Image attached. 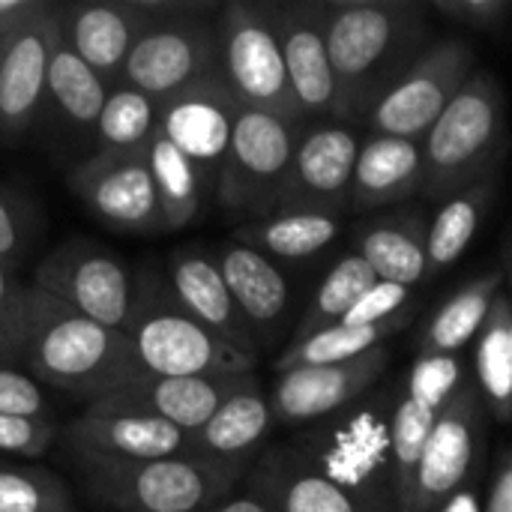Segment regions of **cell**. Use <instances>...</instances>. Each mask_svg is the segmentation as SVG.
I'll return each mask as SVG.
<instances>
[{
  "label": "cell",
  "mask_w": 512,
  "mask_h": 512,
  "mask_svg": "<svg viewBox=\"0 0 512 512\" xmlns=\"http://www.w3.org/2000/svg\"><path fill=\"white\" fill-rule=\"evenodd\" d=\"M60 42L57 6L3 42L0 54V138L18 141L33 132L45 114L48 66Z\"/></svg>",
  "instance_id": "18"
},
{
  "label": "cell",
  "mask_w": 512,
  "mask_h": 512,
  "mask_svg": "<svg viewBox=\"0 0 512 512\" xmlns=\"http://www.w3.org/2000/svg\"><path fill=\"white\" fill-rule=\"evenodd\" d=\"M342 234V216L315 210H279L267 219L240 225L231 240L252 246L270 261H309L330 249Z\"/></svg>",
  "instance_id": "30"
},
{
  "label": "cell",
  "mask_w": 512,
  "mask_h": 512,
  "mask_svg": "<svg viewBox=\"0 0 512 512\" xmlns=\"http://www.w3.org/2000/svg\"><path fill=\"white\" fill-rule=\"evenodd\" d=\"M510 327H512V297H510Z\"/></svg>",
  "instance_id": "51"
},
{
  "label": "cell",
  "mask_w": 512,
  "mask_h": 512,
  "mask_svg": "<svg viewBox=\"0 0 512 512\" xmlns=\"http://www.w3.org/2000/svg\"><path fill=\"white\" fill-rule=\"evenodd\" d=\"M378 285L375 270L351 249L345 252L321 279L315 288L303 318L294 327V339H306L312 333H321L333 324H342L345 315L357 306V300Z\"/></svg>",
  "instance_id": "36"
},
{
  "label": "cell",
  "mask_w": 512,
  "mask_h": 512,
  "mask_svg": "<svg viewBox=\"0 0 512 512\" xmlns=\"http://www.w3.org/2000/svg\"><path fill=\"white\" fill-rule=\"evenodd\" d=\"M21 360L39 384L87 399V405L138 375L123 330L84 318L33 285Z\"/></svg>",
  "instance_id": "2"
},
{
  "label": "cell",
  "mask_w": 512,
  "mask_h": 512,
  "mask_svg": "<svg viewBox=\"0 0 512 512\" xmlns=\"http://www.w3.org/2000/svg\"><path fill=\"white\" fill-rule=\"evenodd\" d=\"M360 141L363 138H357V132L342 120L306 123L279 210H315L330 216L351 213Z\"/></svg>",
  "instance_id": "14"
},
{
  "label": "cell",
  "mask_w": 512,
  "mask_h": 512,
  "mask_svg": "<svg viewBox=\"0 0 512 512\" xmlns=\"http://www.w3.org/2000/svg\"><path fill=\"white\" fill-rule=\"evenodd\" d=\"M0 512H72V501L54 471L0 468Z\"/></svg>",
  "instance_id": "38"
},
{
  "label": "cell",
  "mask_w": 512,
  "mask_h": 512,
  "mask_svg": "<svg viewBox=\"0 0 512 512\" xmlns=\"http://www.w3.org/2000/svg\"><path fill=\"white\" fill-rule=\"evenodd\" d=\"M477 387L489 405V414L501 423H512V327L510 291L504 288L495 300L489 324L477 339Z\"/></svg>",
  "instance_id": "35"
},
{
  "label": "cell",
  "mask_w": 512,
  "mask_h": 512,
  "mask_svg": "<svg viewBox=\"0 0 512 512\" xmlns=\"http://www.w3.org/2000/svg\"><path fill=\"white\" fill-rule=\"evenodd\" d=\"M441 512H483V504L477 501V492L468 486V489H462Z\"/></svg>",
  "instance_id": "48"
},
{
  "label": "cell",
  "mask_w": 512,
  "mask_h": 512,
  "mask_svg": "<svg viewBox=\"0 0 512 512\" xmlns=\"http://www.w3.org/2000/svg\"><path fill=\"white\" fill-rule=\"evenodd\" d=\"M15 360H18V357H15V351L0 339V366H9V363H15Z\"/></svg>",
  "instance_id": "50"
},
{
  "label": "cell",
  "mask_w": 512,
  "mask_h": 512,
  "mask_svg": "<svg viewBox=\"0 0 512 512\" xmlns=\"http://www.w3.org/2000/svg\"><path fill=\"white\" fill-rule=\"evenodd\" d=\"M132 366L150 378H213L255 375V354L219 339L195 321L171 294L165 276L138 273L135 309L126 324Z\"/></svg>",
  "instance_id": "4"
},
{
  "label": "cell",
  "mask_w": 512,
  "mask_h": 512,
  "mask_svg": "<svg viewBox=\"0 0 512 512\" xmlns=\"http://www.w3.org/2000/svg\"><path fill=\"white\" fill-rule=\"evenodd\" d=\"M147 165L153 174V186L159 195L165 231H180L192 225L201 213L204 192L213 189V183L204 177V171L177 147L171 144L159 129L147 147Z\"/></svg>",
  "instance_id": "33"
},
{
  "label": "cell",
  "mask_w": 512,
  "mask_h": 512,
  "mask_svg": "<svg viewBox=\"0 0 512 512\" xmlns=\"http://www.w3.org/2000/svg\"><path fill=\"white\" fill-rule=\"evenodd\" d=\"M276 426L270 396L252 375L195 435H189V456L249 474Z\"/></svg>",
  "instance_id": "23"
},
{
  "label": "cell",
  "mask_w": 512,
  "mask_h": 512,
  "mask_svg": "<svg viewBox=\"0 0 512 512\" xmlns=\"http://www.w3.org/2000/svg\"><path fill=\"white\" fill-rule=\"evenodd\" d=\"M495 192H498V177L441 201V207L429 219L426 279L438 276L441 270H450L471 249V243L495 201Z\"/></svg>",
  "instance_id": "31"
},
{
  "label": "cell",
  "mask_w": 512,
  "mask_h": 512,
  "mask_svg": "<svg viewBox=\"0 0 512 512\" xmlns=\"http://www.w3.org/2000/svg\"><path fill=\"white\" fill-rule=\"evenodd\" d=\"M327 45L339 84V120L366 111L429 48V6L414 0H324Z\"/></svg>",
  "instance_id": "1"
},
{
  "label": "cell",
  "mask_w": 512,
  "mask_h": 512,
  "mask_svg": "<svg viewBox=\"0 0 512 512\" xmlns=\"http://www.w3.org/2000/svg\"><path fill=\"white\" fill-rule=\"evenodd\" d=\"M27 297H30V285L27 288L15 285L12 267L0 261V339L15 351L18 360L27 333Z\"/></svg>",
  "instance_id": "42"
},
{
  "label": "cell",
  "mask_w": 512,
  "mask_h": 512,
  "mask_svg": "<svg viewBox=\"0 0 512 512\" xmlns=\"http://www.w3.org/2000/svg\"><path fill=\"white\" fill-rule=\"evenodd\" d=\"M399 387H375L345 411L306 426L291 444L369 512L396 510L393 411Z\"/></svg>",
  "instance_id": "3"
},
{
  "label": "cell",
  "mask_w": 512,
  "mask_h": 512,
  "mask_svg": "<svg viewBox=\"0 0 512 512\" xmlns=\"http://www.w3.org/2000/svg\"><path fill=\"white\" fill-rule=\"evenodd\" d=\"M426 6L429 15L480 33H501L512 21V0H432Z\"/></svg>",
  "instance_id": "40"
},
{
  "label": "cell",
  "mask_w": 512,
  "mask_h": 512,
  "mask_svg": "<svg viewBox=\"0 0 512 512\" xmlns=\"http://www.w3.org/2000/svg\"><path fill=\"white\" fill-rule=\"evenodd\" d=\"M426 240L429 213L426 210H396L378 216L357 231L354 252L375 270L381 282L414 288L426 282Z\"/></svg>",
  "instance_id": "27"
},
{
  "label": "cell",
  "mask_w": 512,
  "mask_h": 512,
  "mask_svg": "<svg viewBox=\"0 0 512 512\" xmlns=\"http://www.w3.org/2000/svg\"><path fill=\"white\" fill-rule=\"evenodd\" d=\"M414 318V309H405L402 315L369 324V327H351V324H333L321 333H312L306 339H291L288 348L273 363L276 375L300 366H330V363H348L357 357H366L378 348H384L399 330H405Z\"/></svg>",
  "instance_id": "32"
},
{
  "label": "cell",
  "mask_w": 512,
  "mask_h": 512,
  "mask_svg": "<svg viewBox=\"0 0 512 512\" xmlns=\"http://www.w3.org/2000/svg\"><path fill=\"white\" fill-rule=\"evenodd\" d=\"M30 285L72 312L114 330H126L138 294V276L129 264L87 237H72L54 246L36 264Z\"/></svg>",
  "instance_id": "10"
},
{
  "label": "cell",
  "mask_w": 512,
  "mask_h": 512,
  "mask_svg": "<svg viewBox=\"0 0 512 512\" xmlns=\"http://www.w3.org/2000/svg\"><path fill=\"white\" fill-rule=\"evenodd\" d=\"M219 75V48L210 18L147 27L129 51L120 84L159 105Z\"/></svg>",
  "instance_id": "13"
},
{
  "label": "cell",
  "mask_w": 512,
  "mask_h": 512,
  "mask_svg": "<svg viewBox=\"0 0 512 512\" xmlns=\"http://www.w3.org/2000/svg\"><path fill=\"white\" fill-rule=\"evenodd\" d=\"M72 512H75V510H72Z\"/></svg>",
  "instance_id": "53"
},
{
  "label": "cell",
  "mask_w": 512,
  "mask_h": 512,
  "mask_svg": "<svg viewBox=\"0 0 512 512\" xmlns=\"http://www.w3.org/2000/svg\"><path fill=\"white\" fill-rule=\"evenodd\" d=\"M273 18L303 120H339V84L327 45L324 0L273 3Z\"/></svg>",
  "instance_id": "17"
},
{
  "label": "cell",
  "mask_w": 512,
  "mask_h": 512,
  "mask_svg": "<svg viewBox=\"0 0 512 512\" xmlns=\"http://www.w3.org/2000/svg\"><path fill=\"white\" fill-rule=\"evenodd\" d=\"M504 264H507L504 267V276L512 282V234L507 237V243H504Z\"/></svg>",
  "instance_id": "49"
},
{
  "label": "cell",
  "mask_w": 512,
  "mask_h": 512,
  "mask_svg": "<svg viewBox=\"0 0 512 512\" xmlns=\"http://www.w3.org/2000/svg\"><path fill=\"white\" fill-rule=\"evenodd\" d=\"M390 369V348L330 366H300L279 372L267 390L279 426H315L378 387Z\"/></svg>",
  "instance_id": "15"
},
{
  "label": "cell",
  "mask_w": 512,
  "mask_h": 512,
  "mask_svg": "<svg viewBox=\"0 0 512 512\" xmlns=\"http://www.w3.org/2000/svg\"><path fill=\"white\" fill-rule=\"evenodd\" d=\"M507 288L504 267L483 273L462 288H456L426 321L420 333V357H459L474 345L489 324L498 294Z\"/></svg>",
  "instance_id": "28"
},
{
  "label": "cell",
  "mask_w": 512,
  "mask_h": 512,
  "mask_svg": "<svg viewBox=\"0 0 512 512\" xmlns=\"http://www.w3.org/2000/svg\"><path fill=\"white\" fill-rule=\"evenodd\" d=\"M426 159L423 141L396 135H366L360 141L351 213H372L384 207H399L414 195H423Z\"/></svg>",
  "instance_id": "26"
},
{
  "label": "cell",
  "mask_w": 512,
  "mask_h": 512,
  "mask_svg": "<svg viewBox=\"0 0 512 512\" xmlns=\"http://www.w3.org/2000/svg\"><path fill=\"white\" fill-rule=\"evenodd\" d=\"M57 426L51 417H15L0 414V456L39 459L51 450Z\"/></svg>",
  "instance_id": "39"
},
{
  "label": "cell",
  "mask_w": 512,
  "mask_h": 512,
  "mask_svg": "<svg viewBox=\"0 0 512 512\" xmlns=\"http://www.w3.org/2000/svg\"><path fill=\"white\" fill-rule=\"evenodd\" d=\"M489 405L474 378H468L441 411L423 459L417 465L411 512H441L471 486L486 450Z\"/></svg>",
  "instance_id": "11"
},
{
  "label": "cell",
  "mask_w": 512,
  "mask_h": 512,
  "mask_svg": "<svg viewBox=\"0 0 512 512\" xmlns=\"http://www.w3.org/2000/svg\"><path fill=\"white\" fill-rule=\"evenodd\" d=\"M237 111L240 102L228 93L219 75L159 105V132L204 171L213 189L231 144Z\"/></svg>",
  "instance_id": "20"
},
{
  "label": "cell",
  "mask_w": 512,
  "mask_h": 512,
  "mask_svg": "<svg viewBox=\"0 0 512 512\" xmlns=\"http://www.w3.org/2000/svg\"><path fill=\"white\" fill-rule=\"evenodd\" d=\"M483 512H512V450H507L495 465Z\"/></svg>",
  "instance_id": "46"
},
{
  "label": "cell",
  "mask_w": 512,
  "mask_h": 512,
  "mask_svg": "<svg viewBox=\"0 0 512 512\" xmlns=\"http://www.w3.org/2000/svg\"><path fill=\"white\" fill-rule=\"evenodd\" d=\"M66 444L81 468H108L183 456L189 453V432L147 414L87 405L84 414L69 423Z\"/></svg>",
  "instance_id": "16"
},
{
  "label": "cell",
  "mask_w": 512,
  "mask_h": 512,
  "mask_svg": "<svg viewBox=\"0 0 512 512\" xmlns=\"http://www.w3.org/2000/svg\"><path fill=\"white\" fill-rule=\"evenodd\" d=\"M246 477L249 489L273 512H369L339 483L324 477L294 444L264 450Z\"/></svg>",
  "instance_id": "24"
},
{
  "label": "cell",
  "mask_w": 512,
  "mask_h": 512,
  "mask_svg": "<svg viewBox=\"0 0 512 512\" xmlns=\"http://www.w3.org/2000/svg\"><path fill=\"white\" fill-rule=\"evenodd\" d=\"M213 30L219 48V78L228 93L246 108L303 120L288 81L273 3L228 0L219 6Z\"/></svg>",
  "instance_id": "8"
},
{
  "label": "cell",
  "mask_w": 512,
  "mask_h": 512,
  "mask_svg": "<svg viewBox=\"0 0 512 512\" xmlns=\"http://www.w3.org/2000/svg\"><path fill=\"white\" fill-rule=\"evenodd\" d=\"M27 222L30 219L21 210V204L15 201V195L0 189V261L12 270L18 267V258L24 255V249L30 243Z\"/></svg>",
  "instance_id": "44"
},
{
  "label": "cell",
  "mask_w": 512,
  "mask_h": 512,
  "mask_svg": "<svg viewBox=\"0 0 512 512\" xmlns=\"http://www.w3.org/2000/svg\"><path fill=\"white\" fill-rule=\"evenodd\" d=\"M48 9L45 0H0V39H9Z\"/></svg>",
  "instance_id": "45"
},
{
  "label": "cell",
  "mask_w": 512,
  "mask_h": 512,
  "mask_svg": "<svg viewBox=\"0 0 512 512\" xmlns=\"http://www.w3.org/2000/svg\"><path fill=\"white\" fill-rule=\"evenodd\" d=\"M108 90L111 87L60 39L51 54L45 90V114L54 120L57 132L66 138L93 141Z\"/></svg>",
  "instance_id": "29"
},
{
  "label": "cell",
  "mask_w": 512,
  "mask_h": 512,
  "mask_svg": "<svg viewBox=\"0 0 512 512\" xmlns=\"http://www.w3.org/2000/svg\"><path fill=\"white\" fill-rule=\"evenodd\" d=\"M60 39L108 87H117L132 45L147 30L132 0H81L57 6Z\"/></svg>",
  "instance_id": "21"
},
{
  "label": "cell",
  "mask_w": 512,
  "mask_h": 512,
  "mask_svg": "<svg viewBox=\"0 0 512 512\" xmlns=\"http://www.w3.org/2000/svg\"><path fill=\"white\" fill-rule=\"evenodd\" d=\"M303 126V120L240 105L213 189L225 213L249 222L279 213Z\"/></svg>",
  "instance_id": "6"
},
{
  "label": "cell",
  "mask_w": 512,
  "mask_h": 512,
  "mask_svg": "<svg viewBox=\"0 0 512 512\" xmlns=\"http://www.w3.org/2000/svg\"><path fill=\"white\" fill-rule=\"evenodd\" d=\"M0 414L51 417V402L45 387L30 372L0 366Z\"/></svg>",
  "instance_id": "41"
},
{
  "label": "cell",
  "mask_w": 512,
  "mask_h": 512,
  "mask_svg": "<svg viewBox=\"0 0 512 512\" xmlns=\"http://www.w3.org/2000/svg\"><path fill=\"white\" fill-rule=\"evenodd\" d=\"M3 42H6V39H0V54H3Z\"/></svg>",
  "instance_id": "52"
},
{
  "label": "cell",
  "mask_w": 512,
  "mask_h": 512,
  "mask_svg": "<svg viewBox=\"0 0 512 512\" xmlns=\"http://www.w3.org/2000/svg\"><path fill=\"white\" fill-rule=\"evenodd\" d=\"M477 51L462 36L429 42L417 63L390 84V90L366 111L363 126L372 135H396L423 141L456 93L474 78Z\"/></svg>",
  "instance_id": "9"
},
{
  "label": "cell",
  "mask_w": 512,
  "mask_h": 512,
  "mask_svg": "<svg viewBox=\"0 0 512 512\" xmlns=\"http://www.w3.org/2000/svg\"><path fill=\"white\" fill-rule=\"evenodd\" d=\"M408 300H411V288H405V285H393V282H381V279H378V285H375L372 291H366V294L357 300V306L345 315V321H342V324H351V327H369V324L390 321V318L402 315L405 309H411V306H408Z\"/></svg>",
  "instance_id": "43"
},
{
  "label": "cell",
  "mask_w": 512,
  "mask_h": 512,
  "mask_svg": "<svg viewBox=\"0 0 512 512\" xmlns=\"http://www.w3.org/2000/svg\"><path fill=\"white\" fill-rule=\"evenodd\" d=\"M207 512H273V507L261 495L246 489L243 495H228L225 501H219L216 507H210Z\"/></svg>",
  "instance_id": "47"
},
{
  "label": "cell",
  "mask_w": 512,
  "mask_h": 512,
  "mask_svg": "<svg viewBox=\"0 0 512 512\" xmlns=\"http://www.w3.org/2000/svg\"><path fill=\"white\" fill-rule=\"evenodd\" d=\"M96 504L111 512H207L234 495L246 471L198 456H171L138 465L81 468Z\"/></svg>",
  "instance_id": "7"
},
{
  "label": "cell",
  "mask_w": 512,
  "mask_h": 512,
  "mask_svg": "<svg viewBox=\"0 0 512 512\" xmlns=\"http://www.w3.org/2000/svg\"><path fill=\"white\" fill-rule=\"evenodd\" d=\"M507 153L504 90L495 75L477 69L423 138L426 198H450L495 180Z\"/></svg>",
  "instance_id": "5"
},
{
  "label": "cell",
  "mask_w": 512,
  "mask_h": 512,
  "mask_svg": "<svg viewBox=\"0 0 512 512\" xmlns=\"http://www.w3.org/2000/svg\"><path fill=\"white\" fill-rule=\"evenodd\" d=\"M156 129H159V102L144 96L141 90L117 84L108 90V99L102 105L93 132V150L147 153Z\"/></svg>",
  "instance_id": "37"
},
{
  "label": "cell",
  "mask_w": 512,
  "mask_h": 512,
  "mask_svg": "<svg viewBox=\"0 0 512 512\" xmlns=\"http://www.w3.org/2000/svg\"><path fill=\"white\" fill-rule=\"evenodd\" d=\"M216 261L258 348L270 345L285 324L291 306V282L285 270L267 255L231 237L216 249Z\"/></svg>",
  "instance_id": "25"
},
{
  "label": "cell",
  "mask_w": 512,
  "mask_h": 512,
  "mask_svg": "<svg viewBox=\"0 0 512 512\" xmlns=\"http://www.w3.org/2000/svg\"><path fill=\"white\" fill-rule=\"evenodd\" d=\"M441 405L411 390L405 381L399 384L396 411H393V465H396V510L411 512L417 465L423 459L426 441L441 417Z\"/></svg>",
  "instance_id": "34"
},
{
  "label": "cell",
  "mask_w": 512,
  "mask_h": 512,
  "mask_svg": "<svg viewBox=\"0 0 512 512\" xmlns=\"http://www.w3.org/2000/svg\"><path fill=\"white\" fill-rule=\"evenodd\" d=\"M69 192L108 231L162 234L165 219L147 153H102L90 150L69 168Z\"/></svg>",
  "instance_id": "12"
},
{
  "label": "cell",
  "mask_w": 512,
  "mask_h": 512,
  "mask_svg": "<svg viewBox=\"0 0 512 512\" xmlns=\"http://www.w3.org/2000/svg\"><path fill=\"white\" fill-rule=\"evenodd\" d=\"M249 378L252 375H213V378L132 375L108 396L90 402V408L147 414L195 435Z\"/></svg>",
  "instance_id": "19"
},
{
  "label": "cell",
  "mask_w": 512,
  "mask_h": 512,
  "mask_svg": "<svg viewBox=\"0 0 512 512\" xmlns=\"http://www.w3.org/2000/svg\"><path fill=\"white\" fill-rule=\"evenodd\" d=\"M165 282L174 294V300L207 330H213L219 339L231 342L234 348L246 354H261L249 324L243 321L228 282L222 276V267L216 261V252H207L201 246H180L168 255L165 264Z\"/></svg>",
  "instance_id": "22"
}]
</instances>
